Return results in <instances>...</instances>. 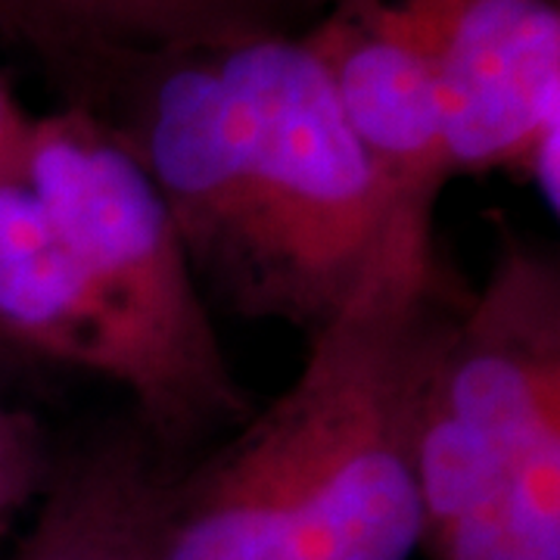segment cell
Wrapping results in <instances>:
<instances>
[{"label": "cell", "instance_id": "6da1fadb", "mask_svg": "<svg viewBox=\"0 0 560 560\" xmlns=\"http://www.w3.org/2000/svg\"><path fill=\"white\" fill-rule=\"evenodd\" d=\"M436 215L401 212L381 259L296 377L165 474L153 560H411L423 545L418 423L470 287Z\"/></svg>", "mask_w": 560, "mask_h": 560}, {"label": "cell", "instance_id": "7a4b0ae2", "mask_svg": "<svg viewBox=\"0 0 560 560\" xmlns=\"http://www.w3.org/2000/svg\"><path fill=\"white\" fill-rule=\"evenodd\" d=\"M22 184L147 352L160 411L147 442L180 467L253 415L190 256L138 160L103 121L57 106L32 119Z\"/></svg>", "mask_w": 560, "mask_h": 560}, {"label": "cell", "instance_id": "3957f363", "mask_svg": "<svg viewBox=\"0 0 560 560\" xmlns=\"http://www.w3.org/2000/svg\"><path fill=\"white\" fill-rule=\"evenodd\" d=\"M228 57L249 101L243 271L231 312L312 340L371 275L401 209L300 35L241 40Z\"/></svg>", "mask_w": 560, "mask_h": 560}, {"label": "cell", "instance_id": "277c9868", "mask_svg": "<svg viewBox=\"0 0 560 560\" xmlns=\"http://www.w3.org/2000/svg\"><path fill=\"white\" fill-rule=\"evenodd\" d=\"M551 448H560V259L495 221L489 271L448 324L420 408L423 545Z\"/></svg>", "mask_w": 560, "mask_h": 560}, {"label": "cell", "instance_id": "5b68a950", "mask_svg": "<svg viewBox=\"0 0 560 560\" xmlns=\"http://www.w3.org/2000/svg\"><path fill=\"white\" fill-rule=\"evenodd\" d=\"M440 75L452 172L526 178L560 125V0H399Z\"/></svg>", "mask_w": 560, "mask_h": 560}, {"label": "cell", "instance_id": "8992f818", "mask_svg": "<svg viewBox=\"0 0 560 560\" xmlns=\"http://www.w3.org/2000/svg\"><path fill=\"white\" fill-rule=\"evenodd\" d=\"M320 0H0V40L35 62L60 106L101 116L147 62L293 35Z\"/></svg>", "mask_w": 560, "mask_h": 560}, {"label": "cell", "instance_id": "52a82bcc", "mask_svg": "<svg viewBox=\"0 0 560 560\" xmlns=\"http://www.w3.org/2000/svg\"><path fill=\"white\" fill-rule=\"evenodd\" d=\"M300 40L396 206L436 215L455 172L436 62L408 10L399 0H320L318 20Z\"/></svg>", "mask_w": 560, "mask_h": 560}, {"label": "cell", "instance_id": "ba28073f", "mask_svg": "<svg viewBox=\"0 0 560 560\" xmlns=\"http://www.w3.org/2000/svg\"><path fill=\"white\" fill-rule=\"evenodd\" d=\"M0 355L32 383L81 371L119 386L150 436L160 386L147 352L54 234L22 178L0 180Z\"/></svg>", "mask_w": 560, "mask_h": 560}, {"label": "cell", "instance_id": "9c48e42d", "mask_svg": "<svg viewBox=\"0 0 560 560\" xmlns=\"http://www.w3.org/2000/svg\"><path fill=\"white\" fill-rule=\"evenodd\" d=\"M168 470L128 415L62 442L28 529L3 560H153Z\"/></svg>", "mask_w": 560, "mask_h": 560}, {"label": "cell", "instance_id": "30bf717a", "mask_svg": "<svg viewBox=\"0 0 560 560\" xmlns=\"http://www.w3.org/2000/svg\"><path fill=\"white\" fill-rule=\"evenodd\" d=\"M54 448L57 442L35 411L0 396V529L38 501L54 467Z\"/></svg>", "mask_w": 560, "mask_h": 560}, {"label": "cell", "instance_id": "8fae6325", "mask_svg": "<svg viewBox=\"0 0 560 560\" xmlns=\"http://www.w3.org/2000/svg\"><path fill=\"white\" fill-rule=\"evenodd\" d=\"M32 119L35 116H28L22 109L7 79H3V72H0V180L20 178Z\"/></svg>", "mask_w": 560, "mask_h": 560}, {"label": "cell", "instance_id": "7c38bea8", "mask_svg": "<svg viewBox=\"0 0 560 560\" xmlns=\"http://www.w3.org/2000/svg\"><path fill=\"white\" fill-rule=\"evenodd\" d=\"M28 386H35V383L28 381L13 361H7L3 355H0V396H7V399H10V393H16V389H28Z\"/></svg>", "mask_w": 560, "mask_h": 560}]
</instances>
